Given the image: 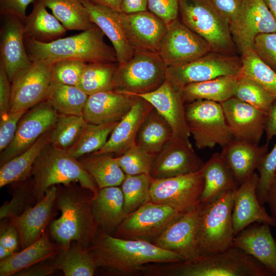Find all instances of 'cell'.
Masks as SVG:
<instances>
[{
    "label": "cell",
    "mask_w": 276,
    "mask_h": 276,
    "mask_svg": "<svg viewBox=\"0 0 276 276\" xmlns=\"http://www.w3.org/2000/svg\"><path fill=\"white\" fill-rule=\"evenodd\" d=\"M53 262L65 276H93L98 268L88 248L75 242L66 250L59 248Z\"/></svg>",
    "instance_id": "38"
},
{
    "label": "cell",
    "mask_w": 276,
    "mask_h": 276,
    "mask_svg": "<svg viewBox=\"0 0 276 276\" xmlns=\"http://www.w3.org/2000/svg\"><path fill=\"white\" fill-rule=\"evenodd\" d=\"M221 14L230 23L237 16L243 0H211Z\"/></svg>",
    "instance_id": "58"
},
{
    "label": "cell",
    "mask_w": 276,
    "mask_h": 276,
    "mask_svg": "<svg viewBox=\"0 0 276 276\" xmlns=\"http://www.w3.org/2000/svg\"><path fill=\"white\" fill-rule=\"evenodd\" d=\"M0 245L14 252H17L18 246H20L18 231L10 219L9 222L1 223Z\"/></svg>",
    "instance_id": "54"
},
{
    "label": "cell",
    "mask_w": 276,
    "mask_h": 276,
    "mask_svg": "<svg viewBox=\"0 0 276 276\" xmlns=\"http://www.w3.org/2000/svg\"><path fill=\"white\" fill-rule=\"evenodd\" d=\"M50 131L41 135L24 152L1 166L0 188L25 180L31 176L36 158L50 143Z\"/></svg>",
    "instance_id": "36"
},
{
    "label": "cell",
    "mask_w": 276,
    "mask_h": 276,
    "mask_svg": "<svg viewBox=\"0 0 276 276\" xmlns=\"http://www.w3.org/2000/svg\"><path fill=\"white\" fill-rule=\"evenodd\" d=\"M173 140L170 126L153 107L139 130L135 145L146 152L156 156Z\"/></svg>",
    "instance_id": "34"
},
{
    "label": "cell",
    "mask_w": 276,
    "mask_h": 276,
    "mask_svg": "<svg viewBox=\"0 0 276 276\" xmlns=\"http://www.w3.org/2000/svg\"><path fill=\"white\" fill-rule=\"evenodd\" d=\"M266 203L270 208L271 217L276 226V172L266 196Z\"/></svg>",
    "instance_id": "61"
},
{
    "label": "cell",
    "mask_w": 276,
    "mask_h": 276,
    "mask_svg": "<svg viewBox=\"0 0 276 276\" xmlns=\"http://www.w3.org/2000/svg\"><path fill=\"white\" fill-rule=\"evenodd\" d=\"M229 29L235 44L241 53L246 48H254L258 35L276 32V21L264 0H243Z\"/></svg>",
    "instance_id": "16"
},
{
    "label": "cell",
    "mask_w": 276,
    "mask_h": 276,
    "mask_svg": "<svg viewBox=\"0 0 276 276\" xmlns=\"http://www.w3.org/2000/svg\"><path fill=\"white\" fill-rule=\"evenodd\" d=\"M27 110L9 111L1 116L0 151L2 152L13 141L19 121Z\"/></svg>",
    "instance_id": "52"
},
{
    "label": "cell",
    "mask_w": 276,
    "mask_h": 276,
    "mask_svg": "<svg viewBox=\"0 0 276 276\" xmlns=\"http://www.w3.org/2000/svg\"><path fill=\"white\" fill-rule=\"evenodd\" d=\"M15 252L11 250L0 245V260L10 257Z\"/></svg>",
    "instance_id": "64"
},
{
    "label": "cell",
    "mask_w": 276,
    "mask_h": 276,
    "mask_svg": "<svg viewBox=\"0 0 276 276\" xmlns=\"http://www.w3.org/2000/svg\"><path fill=\"white\" fill-rule=\"evenodd\" d=\"M88 97L76 86L52 81L45 100L59 114L82 116Z\"/></svg>",
    "instance_id": "39"
},
{
    "label": "cell",
    "mask_w": 276,
    "mask_h": 276,
    "mask_svg": "<svg viewBox=\"0 0 276 276\" xmlns=\"http://www.w3.org/2000/svg\"><path fill=\"white\" fill-rule=\"evenodd\" d=\"M146 276H270L264 265L242 250L232 246L193 261L150 263L144 266Z\"/></svg>",
    "instance_id": "3"
},
{
    "label": "cell",
    "mask_w": 276,
    "mask_h": 276,
    "mask_svg": "<svg viewBox=\"0 0 276 276\" xmlns=\"http://www.w3.org/2000/svg\"><path fill=\"white\" fill-rule=\"evenodd\" d=\"M11 82L3 64L0 62V117L10 111Z\"/></svg>",
    "instance_id": "56"
},
{
    "label": "cell",
    "mask_w": 276,
    "mask_h": 276,
    "mask_svg": "<svg viewBox=\"0 0 276 276\" xmlns=\"http://www.w3.org/2000/svg\"><path fill=\"white\" fill-rule=\"evenodd\" d=\"M265 132L266 135V143L269 144L273 137L276 136V100L266 114Z\"/></svg>",
    "instance_id": "59"
},
{
    "label": "cell",
    "mask_w": 276,
    "mask_h": 276,
    "mask_svg": "<svg viewBox=\"0 0 276 276\" xmlns=\"http://www.w3.org/2000/svg\"><path fill=\"white\" fill-rule=\"evenodd\" d=\"M183 212L167 205L148 201L128 214L114 236L152 242Z\"/></svg>",
    "instance_id": "10"
},
{
    "label": "cell",
    "mask_w": 276,
    "mask_h": 276,
    "mask_svg": "<svg viewBox=\"0 0 276 276\" xmlns=\"http://www.w3.org/2000/svg\"><path fill=\"white\" fill-rule=\"evenodd\" d=\"M276 21V0H264Z\"/></svg>",
    "instance_id": "63"
},
{
    "label": "cell",
    "mask_w": 276,
    "mask_h": 276,
    "mask_svg": "<svg viewBox=\"0 0 276 276\" xmlns=\"http://www.w3.org/2000/svg\"><path fill=\"white\" fill-rule=\"evenodd\" d=\"M201 171L204 179L202 203L212 201L225 192L236 191L240 186L220 153L213 154Z\"/></svg>",
    "instance_id": "32"
},
{
    "label": "cell",
    "mask_w": 276,
    "mask_h": 276,
    "mask_svg": "<svg viewBox=\"0 0 276 276\" xmlns=\"http://www.w3.org/2000/svg\"><path fill=\"white\" fill-rule=\"evenodd\" d=\"M268 146L267 143L259 146L234 138L222 147L221 155L240 185L255 172L261 159L268 152Z\"/></svg>",
    "instance_id": "29"
},
{
    "label": "cell",
    "mask_w": 276,
    "mask_h": 276,
    "mask_svg": "<svg viewBox=\"0 0 276 276\" xmlns=\"http://www.w3.org/2000/svg\"><path fill=\"white\" fill-rule=\"evenodd\" d=\"M33 191L37 201L53 186L78 182L96 197L99 189L93 177L78 159L50 143L36 158L32 171Z\"/></svg>",
    "instance_id": "5"
},
{
    "label": "cell",
    "mask_w": 276,
    "mask_h": 276,
    "mask_svg": "<svg viewBox=\"0 0 276 276\" xmlns=\"http://www.w3.org/2000/svg\"><path fill=\"white\" fill-rule=\"evenodd\" d=\"M179 0H148V10L167 24L178 18Z\"/></svg>",
    "instance_id": "53"
},
{
    "label": "cell",
    "mask_w": 276,
    "mask_h": 276,
    "mask_svg": "<svg viewBox=\"0 0 276 276\" xmlns=\"http://www.w3.org/2000/svg\"><path fill=\"white\" fill-rule=\"evenodd\" d=\"M179 16L186 26L209 43L212 51L236 55L229 23L211 0H179Z\"/></svg>",
    "instance_id": "7"
},
{
    "label": "cell",
    "mask_w": 276,
    "mask_h": 276,
    "mask_svg": "<svg viewBox=\"0 0 276 276\" xmlns=\"http://www.w3.org/2000/svg\"><path fill=\"white\" fill-rule=\"evenodd\" d=\"M49 231H45L35 242L0 260V275H14L17 272L38 262L50 259L58 252L59 247L52 242Z\"/></svg>",
    "instance_id": "31"
},
{
    "label": "cell",
    "mask_w": 276,
    "mask_h": 276,
    "mask_svg": "<svg viewBox=\"0 0 276 276\" xmlns=\"http://www.w3.org/2000/svg\"><path fill=\"white\" fill-rule=\"evenodd\" d=\"M203 186L201 169L185 175L153 179L150 201L185 213L200 203Z\"/></svg>",
    "instance_id": "12"
},
{
    "label": "cell",
    "mask_w": 276,
    "mask_h": 276,
    "mask_svg": "<svg viewBox=\"0 0 276 276\" xmlns=\"http://www.w3.org/2000/svg\"><path fill=\"white\" fill-rule=\"evenodd\" d=\"M148 0H122L121 12L134 13L148 10Z\"/></svg>",
    "instance_id": "60"
},
{
    "label": "cell",
    "mask_w": 276,
    "mask_h": 276,
    "mask_svg": "<svg viewBox=\"0 0 276 276\" xmlns=\"http://www.w3.org/2000/svg\"><path fill=\"white\" fill-rule=\"evenodd\" d=\"M239 75L220 76L189 84L180 91L185 104L198 100L222 103L234 96Z\"/></svg>",
    "instance_id": "35"
},
{
    "label": "cell",
    "mask_w": 276,
    "mask_h": 276,
    "mask_svg": "<svg viewBox=\"0 0 276 276\" xmlns=\"http://www.w3.org/2000/svg\"><path fill=\"white\" fill-rule=\"evenodd\" d=\"M59 113L44 100L28 109L19 121L13 141L1 153V166L21 154L52 129Z\"/></svg>",
    "instance_id": "15"
},
{
    "label": "cell",
    "mask_w": 276,
    "mask_h": 276,
    "mask_svg": "<svg viewBox=\"0 0 276 276\" xmlns=\"http://www.w3.org/2000/svg\"><path fill=\"white\" fill-rule=\"evenodd\" d=\"M201 202L185 212L170 224L152 243L180 255L185 261L199 257L196 237Z\"/></svg>",
    "instance_id": "19"
},
{
    "label": "cell",
    "mask_w": 276,
    "mask_h": 276,
    "mask_svg": "<svg viewBox=\"0 0 276 276\" xmlns=\"http://www.w3.org/2000/svg\"><path fill=\"white\" fill-rule=\"evenodd\" d=\"M204 163L192 147L173 140L156 156L150 175L153 179L199 171Z\"/></svg>",
    "instance_id": "24"
},
{
    "label": "cell",
    "mask_w": 276,
    "mask_h": 276,
    "mask_svg": "<svg viewBox=\"0 0 276 276\" xmlns=\"http://www.w3.org/2000/svg\"><path fill=\"white\" fill-rule=\"evenodd\" d=\"M35 0H0V12L2 15H10L25 21L28 6Z\"/></svg>",
    "instance_id": "55"
},
{
    "label": "cell",
    "mask_w": 276,
    "mask_h": 276,
    "mask_svg": "<svg viewBox=\"0 0 276 276\" xmlns=\"http://www.w3.org/2000/svg\"><path fill=\"white\" fill-rule=\"evenodd\" d=\"M155 157L135 145L114 159L126 175H149Z\"/></svg>",
    "instance_id": "48"
},
{
    "label": "cell",
    "mask_w": 276,
    "mask_h": 276,
    "mask_svg": "<svg viewBox=\"0 0 276 276\" xmlns=\"http://www.w3.org/2000/svg\"><path fill=\"white\" fill-rule=\"evenodd\" d=\"M153 108L149 102L139 97L129 111L117 123L104 146L93 153H114L119 156L135 145L139 130Z\"/></svg>",
    "instance_id": "28"
},
{
    "label": "cell",
    "mask_w": 276,
    "mask_h": 276,
    "mask_svg": "<svg viewBox=\"0 0 276 276\" xmlns=\"http://www.w3.org/2000/svg\"><path fill=\"white\" fill-rule=\"evenodd\" d=\"M91 207L99 230L110 235H114L127 215L123 192L119 186L99 189L97 196L92 198Z\"/></svg>",
    "instance_id": "30"
},
{
    "label": "cell",
    "mask_w": 276,
    "mask_h": 276,
    "mask_svg": "<svg viewBox=\"0 0 276 276\" xmlns=\"http://www.w3.org/2000/svg\"><path fill=\"white\" fill-rule=\"evenodd\" d=\"M67 30H86L95 25L79 0H41Z\"/></svg>",
    "instance_id": "40"
},
{
    "label": "cell",
    "mask_w": 276,
    "mask_h": 276,
    "mask_svg": "<svg viewBox=\"0 0 276 276\" xmlns=\"http://www.w3.org/2000/svg\"><path fill=\"white\" fill-rule=\"evenodd\" d=\"M56 268L53 258L35 263L14 274L16 276H46L54 273Z\"/></svg>",
    "instance_id": "57"
},
{
    "label": "cell",
    "mask_w": 276,
    "mask_h": 276,
    "mask_svg": "<svg viewBox=\"0 0 276 276\" xmlns=\"http://www.w3.org/2000/svg\"><path fill=\"white\" fill-rule=\"evenodd\" d=\"M233 246L254 257L276 275V242L269 224H250L235 236Z\"/></svg>",
    "instance_id": "27"
},
{
    "label": "cell",
    "mask_w": 276,
    "mask_h": 276,
    "mask_svg": "<svg viewBox=\"0 0 276 276\" xmlns=\"http://www.w3.org/2000/svg\"><path fill=\"white\" fill-rule=\"evenodd\" d=\"M254 48L259 57L276 72V32L258 35Z\"/></svg>",
    "instance_id": "51"
},
{
    "label": "cell",
    "mask_w": 276,
    "mask_h": 276,
    "mask_svg": "<svg viewBox=\"0 0 276 276\" xmlns=\"http://www.w3.org/2000/svg\"><path fill=\"white\" fill-rule=\"evenodd\" d=\"M167 68L158 53L135 52L130 60L118 64L114 90L132 95L152 91L166 80Z\"/></svg>",
    "instance_id": "9"
},
{
    "label": "cell",
    "mask_w": 276,
    "mask_h": 276,
    "mask_svg": "<svg viewBox=\"0 0 276 276\" xmlns=\"http://www.w3.org/2000/svg\"><path fill=\"white\" fill-rule=\"evenodd\" d=\"M241 60L239 75L257 82L276 100V72L259 57L254 48H245L241 53Z\"/></svg>",
    "instance_id": "41"
},
{
    "label": "cell",
    "mask_w": 276,
    "mask_h": 276,
    "mask_svg": "<svg viewBox=\"0 0 276 276\" xmlns=\"http://www.w3.org/2000/svg\"><path fill=\"white\" fill-rule=\"evenodd\" d=\"M25 38L48 43L62 38L67 30L56 17L47 10L41 0L33 2L31 12L24 22Z\"/></svg>",
    "instance_id": "33"
},
{
    "label": "cell",
    "mask_w": 276,
    "mask_h": 276,
    "mask_svg": "<svg viewBox=\"0 0 276 276\" xmlns=\"http://www.w3.org/2000/svg\"><path fill=\"white\" fill-rule=\"evenodd\" d=\"M185 114L189 130L198 149L212 148L217 145L222 148L235 138L219 103L198 100L186 103Z\"/></svg>",
    "instance_id": "8"
},
{
    "label": "cell",
    "mask_w": 276,
    "mask_h": 276,
    "mask_svg": "<svg viewBox=\"0 0 276 276\" xmlns=\"http://www.w3.org/2000/svg\"><path fill=\"white\" fill-rule=\"evenodd\" d=\"M153 180L149 174L126 175L121 188L127 215L150 201V190Z\"/></svg>",
    "instance_id": "45"
},
{
    "label": "cell",
    "mask_w": 276,
    "mask_h": 276,
    "mask_svg": "<svg viewBox=\"0 0 276 276\" xmlns=\"http://www.w3.org/2000/svg\"><path fill=\"white\" fill-rule=\"evenodd\" d=\"M104 35L95 25L78 34L48 43L25 37V43L31 61L54 63L74 60L87 63L118 62L114 49L105 43Z\"/></svg>",
    "instance_id": "4"
},
{
    "label": "cell",
    "mask_w": 276,
    "mask_h": 276,
    "mask_svg": "<svg viewBox=\"0 0 276 276\" xmlns=\"http://www.w3.org/2000/svg\"><path fill=\"white\" fill-rule=\"evenodd\" d=\"M110 153H91L78 160L93 177L99 189L121 185L126 174Z\"/></svg>",
    "instance_id": "37"
},
{
    "label": "cell",
    "mask_w": 276,
    "mask_h": 276,
    "mask_svg": "<svg viewBox=\"0 0 276 276\" xmlns=\"http://www.w3.org/2000/svg\"><path fill=\"white\" fill-rule=\"evenodd\" d=\"M75 183L57 186L55 206L61 215L51 223L49 229L50 236L63 250L68 249L73 242L88 248L98 233L91 212L93 195Z\"/></svg>",
    "instance_id": "2"
},
{
    "label": "cell",
    "mask_w": 276,
    "mask_h": 276,
    "mask_svg": "<svg viewBox=\"0 0 276 276\" xmlns=\"http://www.w3.org/2000/svg\"><path fill=\"white\" fill-rule=\"evenodd\" d=\"M52 63L32 61L11 81L10 111L28 110L45 100L51 84Z\"/></svg>",
    "instance_id": "14"
},
{
    "label": "cell",
    "mask_w": 276,
    "mask_h": 276,
    "mask_svg": "<svg viewBox=\"0 0 276 276\" xmlns=\"http://www.w3.org/2000/svg\"><path fill=\"white\" fill-rule=\"evenodd\" d=\"M211 51L209 43L178 18L167 24L158 54L168 67L189 63Z\"/></svg>",
    "instance_id": "13"
},
{
    "label": "cell",
    "mask_w": 276,
    "mask_h": 276,
    "mask_svg": "<svg viewBox=\"0 0 276 276\" xmlns=\"http://www.w3.org/2000/svg\"><path fill=\"white\" fill-rule=\"evenodd\" d=\"M57 191V186H52L35 205L9 218L18 231L21 249L37 241L45 232L55 206Z\"/></svg>",
    "instance_id": "25"
},
{
    "label": "cell",
    "mask_w": 276,
    "mask_h": 276,
    "mask_svg": "<svg viewBox=\"0 0 276 276\" xmlns=\"http://www.w3.org/2000/svg\"><path fill=\"white\" fill-rule=\"evenodd\" d=\"M96 3L107 6L113 10L121 12L122 0H90Z\"/></svg>",
    "instance_id": "62"
},
{
    "label": "cell",
    "mask_w": 276,
    "mask_h": 276,
    "mask_svg": "<svg viewBox=\"0 0 276 276\" xmlns=\"http://www.w3.org/2000/svg\"><path fill=\"white\" fill-rule=\"evenodd\" d=\"M257 170L259 173L257 195L263 205L266 203V196L276 172V143L261 159Z\"/></svg>",
    "instance_id": "50"
},
{
    "label": "cell",
    "mask_w": 276,
    "mask_h": 276,
    "mask_svg": "<svg viewBox=\"0 0 276 276\" xmlns=\"http://www.w3.org/2000/svg\"><path fill=\"white\" fill-rule=\"evenodd\" d=\"M241 58L211 51L189 63L168 66L166 79L177 89L193 83L211 80L220 76L239 75Z\"/></svg>",
    "instance_id": "11"
},
{
    "label": "cell",
    "mask_w": 276,
    "mask_h": 276,
    "mask_svg": "<svg viewBox=\"0 0 276 276\" xmlns=\"http://www.w3.org/2000/svg\"><path fill=\"white\" fill-rule=\"evenodd\" d=\"M86 124L82 116L59 114L50 131V143L67 151L80 138Z\"/></svg>",
    "instance_id": "44"
},
{
    "label": "cell",
    "mask_w": 276,
    "mask_h": 276,
    "mask_svg": "<svg viewBox=\"0 0 276 276\" xmlns=\"http://www.w3.org/2000/svg\"><path fill=\"white\" fill-rule=\"evenodd\" d=\"M118 122L101 124H86L77 142L66 152L74 158L81 157L100 150L105 145Z\"/></svg>",
    "instance_id": "43"
},
{
    "label": "cell",
    "mask_w": 276,
    "mask_h": 276,
    "mask_svg": "<svg viewBox=\"0 0 276 276\" xmlns=\"http://www.w3.org/2000/svg\"><path fill=\"white\" fill-rule=\"evenodd\" d=\"M86 65V62L74 60H63L52 63V82L77 86Z\"/></svg>",
    "instance_id": "49"
},
{
    "label": "cell",
    "mask_w": 276,
    "mask_h": 276,
    "mask_svg": "<svg viewBox=\"0 0 276 276\" xmlns=\"http://www.w3.org/2000/svg\"><path fill=\"white\" fill-rule=\"evenodd\" d=\"M234 97L261 110L266 114L275 101L257 82L247 77L240 75Z\"/></svg>",
    "instance_id": "46"
},
{
    "label": "cell",
    "mask_w": 276,
    "mask_h": 276,
    "mask_svg": "<svg viewBox=\"0 0 276 276\" xmlns=\"http://www.w3.org/2000/svg\"><path fill=\"white\" fill-rule=\"evenodd\" d=\"M220 104L234 137L259 145L265 131L266 114L234 97Z\"/></svg>",
    "instance_id": "21"
},
{
    "label": "cell",
    "mask_w": 276,
    "mask_h": 276,
    "mask_svg": "<svg viewBox=\"0 0 276 276\" xmlns=\"http://www.w3.org/2000/svg\"><path fill=\"white\" fill-rule=\"evenodd\" d=\"M235 191L225 192L208 202H200L196 237L199 257L222 251L233 246Z\"/></svg>",
    "instance_id": "6"
},
{
    "label": "cell",
    "mask_w": 276,
    "mask_h": 276,
    "mask_svg": "<svg viewBox=\"0 0 276 276\" xmlns=\"http://www.w3.org/2000/svg\"><path fill=\"white\" fill-rule=\"evenodd\" d=\"M86 8L91 21L110 40L119 63L125 62L134 55L123 27L120 12L90 0H79Z\"/></svg>",
    "instance_id": "26"
},
{
    "label": "cell",
    "mask_w": 276,
    "mask_h": 276,
    "mask_svg": "<svg viewBox=\"0 0 276 276\" xmlns=\"http://www.w3.org/2000/svg\"><path fill=\"white\" fill-rule=\"evenodd\" d=\"M98 267L123 275H139L150 263L185 261L179 254L142 240L118 238L99 231L88 247Z\"/></svg>",
    "instance_id": "1"
},
{
    "label": "cell",
    "mask_w": 276,
    "mask_h": 276,
    "mask_svg": "<svg viewBox=\"0 0 276 276\" xmlns=\"http://www.w3.org/2000/svg\"><path fill=\"white\" fill-rule=\"evenodd\" d=\"M118 62L87 63L77 87L88 96L114 90V76Z\"/></svg>",
    "instance_id": "42"
},
{
    "label": "cell",
    "mask_w": 276,
    "mask_h": 276,
    "mask_svg": "<svg viewBox=\"0 0 276 276\" xmlns=\"http://www.w3.org/2000/svg\"><path fill=\"white\" fill-rule=\"evenodd\" d=\"M259 174L254 172L235 191L232 221L235 236L254 223L275 226L273 219L258 200Z\"/></svg>",
    "instance_id": "23"
},
{
    "label": "cell",
    "mask_w": 276,
    "mask_h": 276,
    "mask_svg": "<svg viewBox=\"0 0 276 276\" xmlns=\"http://www.w3.org/2000/svg\"><path fill=\"white\" fill-rule=\"evenodd\" d=\"M27 179L16 182L17 185L13 189L11 199L0 208L1 220L20 215L37 203L33 194V180L28 181Z\"/></svg>",
    "instance_id": "47"
},
{
    "label": "cell",
    "mask_w": 276,
    "mask_h": 276,
    "mask_svg": "<svg viewBox=\"0 0 276 276\" xmlns=\"http://www.w3.org/2000/svg\"><path fill=\"white\" fill-rule=\"evenodd\" d=\"M134 95L149 102L166 120L172 130L174 140L192 147L186 119L185 103L180 90L166 79L155 90Z\"/></svg>",
    "instance_id": "17"
},
{
    "label": "cell",
    "mask_w": 276,
    "mask_h": 276,
    "mask_svg": "<svg viewBox=\"0 0 276 276\" xmlns=\"http://www.w3.org/2000/svg\"><path fill=\"white\" fill-rule=\"evenodd\" d=\"M139 98L136 95L116 90L98 92L88 96L82 116L89 124L119 122Z\"/></svg>",
    "instance_id": "22"
},
{
    "label": "cell",
    "mask_w": 276,
    "mask_h": 276,
    "mask_svg": "<svg viewBox=\"0 0 276 276\" xmlns=\"http://www.w3.org/2000/svg\"><path fill=\"white\" fill-rule=\"evenodd\" d=\"M120 17L134 53H158L167 29L165 21L148 10L131 14L120 12Z\"/></svg>",
    "instance_id": "18"
},
{
    "label": "cell",
    "mask_w": 276,
    "mask_h": 276,
    "mask_svg": "<svg viewBox=\"0 0 276 276\" xmlns=\"http://www.w3.org/2000/svg\"><path fill=\"white\" fill-rule=\"evenodd\" d=\"M2 16L0 62L11 82L15 75L30 65L32 61L25 46L24 21L13 15Z\"/></svg>",
    "instance_id": "20"
}]
</instances>
